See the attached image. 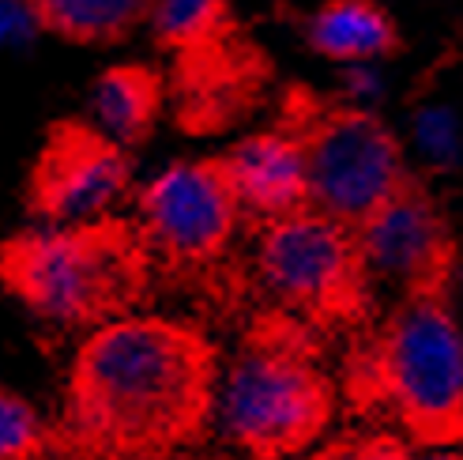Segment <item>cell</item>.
<instances>
[{
    "label": "cell",
    "mask_w": 463,
    "mask_h": 460,
    "mask_svg": "<svg viewBox=\"0 0 463 460\" xmlns=\"http://www.w3.org/2000/svg\"><path fill=\"white\" fill-rule=\"evenodd\" d=\"M31 456H57V426L45 423L23 397L0 388V460Z\"/></svg>",
    "instance_id": "obj_15"
},
{
    "label": "cell",
    "mask_w": 463,
    "mask_h": 460,
    "mask_svg": "<svg viewBox=\"0 0 463 460\" xmlns=\"http://www.w3.org/2000/svg\"><path fill=\"white\" fill-rule=\"evenodd\" d=\"M132 155L121 140L80 118L53 121L27 170L23 204L45 223L106 216L132 186Z\"/></svg>",
    "instance_id": "obj_8"
},
{
    "label": "cell",
    "mask_w": 463,
    "mask_h": 460,
    "mask_svg": "<svg viewBox=\"0 0 463 460\" xmlns=\"http://www.w3.org/2000/svg\"><path fill=\"white\" fill-rule=\"evenodd\" d=\"M279 132L302 151L309 208L358 230L411 177L400 140L381 118L358 106L290 87L279 106Z\"/></svg>",
    "instance_id": "obj_5"
},
{
    "label": "cell",
    "mask_w": 463,
    "mask_h": 460,
    "mask_svg": "<svg viewBox=\"0 0 463 460\" xmlns=\"http://www.w3.org/2000/svg\"><path fill=\"white\" fill-rule=\"evenodd\" d=\"M257 275L279 310L317 332L358 329L373 310V272L358 230L317 208L260 223Z\"/></svg>",
    "instance_id": "obj_6"
},
{
    "label": "cell",
    "mask_w": 463,
    "mask_h": 460,
    "mask_svg": "<svg viewBox=\"0 0 463 460\" xmlns=\"http://www.w3.org/2000/svg\"><path fill=\"white\" fill-rule=\"evenodd\" d=\"M151 27L158 50H166L170 57L212 50L245 31L230 0H155Z\"/></svg>",
    "instance_id": "obj_14"
},
{
    "label": "cell",
    "mask_w": 463,
    "mask_h": 460,
    "mask_svg": "<svg viewBox=\"0 0 463 460\" xmlns=\"http://www.w3.org/2000/svg\"><path fill=\"white\" fill-rule=\"evenodd\" d=\"M346 400L384 411L419 446H463V336L449 294H403L346 359Z\"/></svg>",
    "instance_id": "obj_3"
},
{
    "label": "cell",
    "mask_w": 463,
    "mask_h": 460,
    "mask_svg": "<svg viewBox=\"0 0 463 460\" xmlns=\"http://www.w3.org/2000/svg\"><path fill=\"white\" fill-rule=\"evenodd\" d=\"M241 212L264 219H283L309 208V181L302 151L287 132H257L226 151Z\"/></svg>",
    "instance_id": "obj_10"
},
{
    "label": "cell",
    "mask_w": 463,
    "mask_h": 460,
    "mask_svg": "<svg viewBox=\"0 0 463 460\" xmlns=\"http://www.w3.org/2000/svg\"><path fill=\"white\" fill-rule=\"evenodd\" d=\"M317 329L287 310L249 321L222 388L226 438L249 456H298L335 416V385L317 366Z\"/></svg>",
    "instance_id": "obj_4"
},
{
    "label": "cell",
    "mask_w": 463,
    "mask_h": 460,
    "mask_svg": "<svg viewBox=\"0 0 463 460\" xmlns=\"http://www.w3.org/2000/svg\"><path fill=\"white\" fill-rule=\"evenodd\" d=\"M219 348L174 317H113L68 366L64 456H174L212 434Z\"/></svg>",
    "instance_id": "obj_1"
},
{
    "label": "cell",
    "mask_w": 463,
    "mask_h": 460,
    "mask_svg": "<svg viewBox=\"0 0 463 460\" xmlns=\"http://www.w3.org/2000/svg\"><path fill=\"white\" fill-rule=\"evenodd\" d=\"M306 42L328 61H377L400 53V27L377 0H328L306 19Z\"/></svg>",
    "instance_id": "obj_11"
},
{
    "label": "cell",
    "mask_w": 463,
    "mask_h": 460,
    "mask_svg": "<svg viewBox=\"0 0 463 460\" xmlns=\"http://www.w3.org/2000/svg\"><path fill=\"white\" fill-rule=\"evenodd\" d=\"M45 34L72 45L128 42L155 12V0H12Z\"/></svg>",
    "instance_id": "obj_12"
},
{
    "label": "cell",
    "mask_w": 463,
    "mask_h": 460,
    "mask_svg": "<svg viewBox=\"0 0 463 460\" xmlns=\"http://www.w3.org/2000/svg\"><path fill=\"white\" fill-rule=\"evenodd\" d=\"M166 106V76L155 64H118L95 80V118L125 148L151 140Z\"/></svg>",
    "instance_id": "obj_13"
},
{
    "label": "cell",
    "mask_w": 463,
    "mask_h": 460,
    "mask_svg": "<svg viewBox=\"0 0 463 460\" xmlns=\"http://www.w3.org/2000/svg\"><path fill=\"white\" fill-rule=\"evenodd\" d=\"M155 261L177 280H222L241 223V200L226 155L177 163L140 193V219Z\"/></svg>",
    "instance_id": "obj_7"
},
{
    "label": "cell",
    "mask_w": 463,
    "mask_h": 460,
    "mask_svg": "<svg viewBox=\"0 0 463 460\" xmlns=\"http://www.w3.org/2000/svg\"><path fill=\"white\" fill-rule=\"evenodd\" d=\"M151 275L144 226L109 212L0 238V294L64 329L125 317L147 298Z\"/></svg>",
    "instance_id": "obj_2"
},
{
    "label": "cell",
    "mask_w": 463,
    "mask_h": 460,
    "mask_svg": "<svg viewBox=\"0 0 463 460\" xmlns=\"http://www.w3.org/2000/svg\"><path fill=\"white\" fill-rule=\"evenodd\" d=\"M369 272L396 283L400 294H449L456 242L433 196L407 177L358 226Z\"/></svg>",
    "instance_id": "obj_9"
}]
</instances>
